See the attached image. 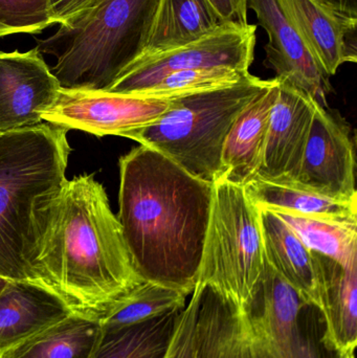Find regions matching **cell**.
<instances>
[{
  "instance_id": "1",
  "label": "cell",
  "mask_w": 357,
  "mask_h": 358,
  "mask_svg": "<svg viewBox=\"0 0 357 358\" xmlns=\"http://www.w3.org/2000/svg\"><path fill=\"white\" fill-rule=\"evenodd\" d=\"M29 263L38 283L56 292L73 313L99 320L143 281L94 174L67 179L38 208Z\"/></svg>"
},
{
  "instance_id": "2",
  "label": "cell",
  "mask_w": 357,
  "mask_h": 358,
  "mask_svg": "<svg viewBox=\"0 0 357 358\" xmlns=\"http://www.w3.org/2000/svg\"><path fill=\"white\" fill-rule=\"evenodd\" d=\"M119 178L117 219L134 271L143 281L192 294L213 183L143 145L121 157Z\"/></svg>"
},
{
  "instance_id": "3",
  "label": "cell",
  "mask_w": 357,
  "mask_h": 358,
  "mask_svg": "<svg viewBox=\"0 0 357 358\" xmlns=\"http://www.w3.org/2000/svg\"><path fill=\"white\" fill-rule=\"evenodd\" d=\"M161 2L94 0L36 48L56 57L61 90H108L144 54Z\"/></svg>"
},
{
  "instance_id": "4",
  "label": "cell",
  "mask_w": 357,
  "mask_h": 358,
  "mask_svg": "<svg viewBox=\"0 0 357 358\" xmlns=\"http://www.w3.org/2000/svg\"><path fill=\"white\" fill-rule=\"evenodd\" d=\"M67 131L43 122L0 134V277L8 281L38 283L29 263L34 217L66 182Z\"/></svg>"
},
{
  "instance_id": "5",
  "label": "cell",
  "mask_w": 357,
  "mask_h": 358,
  "mask_svg": "<svg viewBox=\"0 0 357 358\" xmlns=\"http://www.w3.org/2000/svg\"><path fill=\"white\" fill-rule=\"evenodd\" d=\"M268 83L249 75L235 85L175 96L156 122L123 138L159 151L190 176L214 183L235 121Z\"/></svg>"
},
{
  "instance_id": "6",
  "label": "cell",
  "mask_w": 357,
  "mask_h": 358,
  "mask_svg": "<svg viewBox=\"0 0 357 358\" xmlns=\"http://www.w3.org/2000/svg\"><path fill=\"white\" fill-rule=\"evenodd\" d=\"M265 265L260 208L243 185L218 179L196 284L241 309L253 300Z\"/></svg>"
},
{
  "instance_id": "7",
  "label": "cell",
  "mask_w": 357,
  "mask_h": 358,
  "mask_svg": "<svg viewBox=\"0 0 357 358\" xmlns=\"http://www.w3.org/2000/svg\"><path fill=\"white\" fill-rule=\"evenodd\" d=\"M256 29L253 24L224 23L193 41L145 52L104 92L138 94L170 73L190 69L231 67L249 71L257 40Z\"/></svg>"
},
{
  "instance_id": "8",
  "label": "cell",
  "mask_w": 357,
  "mask_h": 358,
  "mask_svg": "<svg viewBox=\"0 0 357 358\" xmlns=\"http://www.w3.org/2000/svg\"><path fill=\"white\" fill-rule=\"evenodd\" d=\"M171 101L146 94L61 90L58 100L43 113L42 121L67 130L123 138L156 122Z\"/></svg>"
},
{
  "instance_id": "9",
  "label": "cell",
  "mask_w": 357,
  "mask_h": 358,
  "mask_svg": "<svg viewBox=\"0 0 357 358\" xmlns=\"http://www.w3.org/2000/svg\"><path fill=\"white\" fill-rule=\"evenodd\" d=\"M356 169L349 125L318 104L299 174L289 182L335 199L356 200Z\"/></svg>"
},
{
  "instance_id": "10",
  "label": "cell",
  "mask_w": 357,
  "mask_h": 358,
  "mask_svg": "<svg viewBox=\"0 0 357 358\" xmlns=\"http://www.w3.org/2000/svg\"><path fill=\"white\" fill-rule=\"evenodd\" d=\"M61 86L37 48L0 52V134L43 123Z\"/></svg>"
},
{
  "instance_id": "11",
  "label": "cell",
  "mask_w": 357,
  "mask_h": 358,
  "mask_svg": "<svg viewBox=\"0 0 357 358\" xmlns=\"http://www.w3.org/2000/svg\"><path fill=\"white\" fill-rule=\"evenodd\" d=\"M247 8L255 13L259 24L268 33L266 65L276 71L277 79L327 107V96L333 90L330 77L316 62L277 0H247Z\"/></svg>"
},
{
  "instance_id": "12",
  "label": "cell",
  "mask_w": 357,
  "mask_h": 358,
  "mask_svg": "<svg viewBox=\"0 0 357 358\" xmlns=\"http://www.w3.org/2000/svg\"><path fill=\"white\" fill-rule=\"evenodd\" d=\"M318 104L309 94L278 80L263 165L258 178L286 182L296 180Z\"/></svg>"
},
{
  "instance_id": "13",
  "label": "cell",
  "mask_w": 357,
  "mask_h": 358,
  "mask_svg": "<svg viewBox=\"0 0 357 358\" xmlns=\"http://www.w3.org/2000/svg\"><path fill=\"white\" fill-rule=\"evenodd\" d=\"M277 2L329 77L335 76L345 63L356 62L357 16L320 0Z\"/></svg>"
},
{
  "instance_id": "14",
  "label": "cell",
  "mask_w": 357,
  "mask_h": 358,
  "mask_svg": "<svg viewBox=\"0 0 357 358\" xmlns=\"http://www.w3.org/2000/svg\"><path fill=\"white\" fill-rule=\"evenodd\" d=\"M314 304L322 313V343L331 353L354 352L357 344V263L344 267L316 254Z\"/></svg>"
},
{
  "instance_id": "15",
  "label": "cell",
  "mask_w": 357,
  "mask_h": 358,
  "mask_svg": "<svg viewBox=\"0 0 357 358\" xmlns=\"http://www.w3.org/2000/svg\"><path fill=\"white\" fill-rule=\"evenodd\" d=\"M277 92L274 78L237 117L224 143L219 179L245 187L259 174Z\"/></svg>"
},
{
  "instance_id": "16",
  "label": "cell",
  "mask_w": 357,
  "mask_h": 358,
  "mask_svg": "<svg viewBox=\"0 0 357 358\" xmlns=\"http://www.w3.org/2000/svg\"><path fill=\"white\" fill-rule=\"evenodd\" d=\"M73 313L46 286L8 281L0 292V355Z\"/></svg>"
},
{
  "instance_id": "17",
  "label": "cell",
  "mask_w": 357,
  "mask_h": 358,
  "mask_svg": "<svg viewBox=\"0 0 357 358\" xmlns=\"http://www.w3.org/2000/svg\"><path fill=\"white\" fill-rule=\"evenodd\" d=\"M197 307L193 358H251L245 309L203 284Z\"/></svg>"
},
{
  "instance_id": "18",
  "label": "cell",
  "mask_w": 357,
  "mask_h": 358,
  "mask_svg": "<svg viewBox=\"0 0 357 358\" xmlns=\"http://www.w3.org/2000/svg\"><path fill=\"white\" fill-rule=\"evenodd\" d=\"M309 306L302 294L265 260L253 300L245 309L252 334L275 343L302 336L300 313Z\"/></svg>"
},
{
  "instance_id": "19",
  "label": "cell",
  "mask_w": 357,
  "mask_h": 358,
  "mask_svg": "<svg viewBox=\"0 0 357 358\" xmlns=\"http://www.w3.org/2000/svg\"><path fill=\"white\" fill-rule=\"evenodd\" d=\"M260 217L265 260L312 306L316 289L314 252L276 213L260 208Z\"/></svg>"
},
{
  "instance_id": "20",
  "label": "cell",
  "mask_w": 357,
  "mask_h": 358,
  "mask_svg": "<svg viewBox=\"0 0 357 358\" xmlns=\"http://www.w3.org/2000/svg\"><path fill=\"white\" fill-rule=\"evenodd\" d=\"M245 187L260 208L299 216L357 221V199H335L297 183L268 180L258 176Z\"/></svg>"
},
{
  "instance_id": "21",
  "label": "cell",
  "mask_w": 357,
  "mask_h": 358,
  "mask_svg": "<svg viewBox=\"0 0 357 358\" xmlns=\"http://www.w3.org/2000/svg\"><path fill=\"white\" fill-rule=\"evenodd\" d=\"M102 332L99 319L71 313L0 355V358H90Z\"/></svg>"
},
{
  "instance_id": "22",
  "label": "cell",
  "mask_w": 357,
  "mask_h": 358,
  "mask_svg": "<svg viewBox=\"0 0 357 358\" xmlns=\"http://www.w3.org/2000/svg\"><path fill=\"white\" fill-rule=\"evenodd\" d=\"M182 310L124 327L102 329L90 358H165Z\"/></svg>"
},
{
  "instance_id": "23",
  "label": "cell",
  "mask_w": 357,
  "mask_h": 358,
  "mask_svg": "<svg viewBox=\"0 0 357 358\" xmlns=\"http://www.w3.org/2000/svg\"><path fill=\"white\" fill-rule=\"evenodd\" d=\"M221 24L207 0H163L145 52L193 41Z\"/></svg>"
},
{
  "instance_id": "24",
  "label": "cell",
  "mask_w": 357,
  "mask_h": 358,
  "mask_svg": "<svg viewBox=\"0 0 357 358\" xmlns=\"http://www.w3.org/2000/svg\"><path fill=\"white\" fill-rule=\"evenodd\" d=\"M275 213L312 252L327 257L344 267L357 263V221Z\"/></svg>"
},
{
  "instance_id": "25",
  "label": "cell",
  "mask_w": 357,
  "mask_h": 358,
  "mask_svg": "<svg viewBox=\"0 0 357 358\" xmlns=\"http://www.w3.org/2000/svg\"><path fill=\"white\" fill-rule=\"evenodd\" d=\"M189 294L153 282L142 281L119 299L100 320L102 329L140 323L184 309Z\"/></svg>"
},
{
  "instance_id": "26",
  "label": "cell",
  "mask_w": 357,
  "mask_h": 358,
  "mask_svg": "<svg viewBox=\"0 0 357 358\" xmlns=\"http://www.w3.org/2000/svg\"><path fill=\"white\" fill-rule=\"evenodd\" d=\"M251 75L249 71L231 67L190 69L170 73L149 90L138 94H150L161 98H175L182 94L205 92L235 85Z\"/></svg>"
},
{
  "instance_id": "27",
  "label": "cell",
  "mask_w": 357,
  "mask_h": 358,
  "mask_svg": "<svg viewBox=\"0 0 357 358\" xmlns=\"http://www.w3.org/2000/svg\"><path fill=\"white\" fill-rule=\"evenodd\" d=\"M52 24L48 0H0V37L39 33Z\"/></svg>"
},
{
  "instance_id": "28",
  "label": "cell",
  "mask_w": 357,
  "mask_h": 358,
  "mask_svg": "<svg viewBox=\"0 0 357 358\" xmlns=\"http://www.w3.org/2000/svg\"><path fill=\"white\" fill-rule=\"evenodd\" d=\"M201 287L196 284L190 301L180 311L165 358H193L194 330Z\"/></svg>"
},
{
  "instance_id": "29",
  "label": "cell",
  "mask_w": 357,
  "mask_h": 358,
  "mask_svg": "<svg viewBox=\"0 0 357 358\" xmlns=\"http://www.w3.org/2000/svg\"><path fill=\"white\" fill-rule=\"evenodd\" d=\"M222 23L249 24L247 20V0H207Z\"/></svg>"
},
{
  "instance_id": "30",
  "label": "cell",
  "mask_w": 357,
  "mask_h": 358,
  "mask_svg": "<svg viewBox=\"0 0 357 358\" xmlns=\"http://www.w3.org/2000/svg\"><path fill=\"white\" fill-rule=\"evenodd\" d=\"M94 0H48L50 16L54 23L66 22L87 8Z\"/></svg>"
},
{
  "instance_id": "31",
  "label": "cell",
  "mask_w": 357,
  "mask_h": 358,
  "mask_svg": "<svg viewBox=\"0 0 357 358\" xmlns=\"http://www.w3.org/2000/svg\"><path fill=\"white\" fill-rule=\"evenodd\" d=\"M346 14L357 16V0H320Z\"/></svg>"
},
{
  "instance_id": "32",
  "label": "cell",
  "mask_w": 357,
  "mask_h": 358,
  "mask_svg": "<svg viewBox=\"0 0 357 358\" xmlns=\"http://www.w3.org/2000/svg\"><path fill=\"white\" fill-rule=\"evenodd\" d=\"M301 358H323L321 353L319 352L314 343L304 338L303 345H302ZM335 358H342V355H335Z\"/></svg>"
},
{
  "instance_id": "33",
  "label": "cell",
  "mask_w": 357,
  "mask_h": 358,
  "mask_svg": "<svg viewBox=\"0 0 357 358\" xmlns=\"http://www.w3.org/2000/svg\"><path fill=\"white\" fill-rule=\"evenodd\" d=\"M8 283V280L3 279V278L0 277V292L3 289L6 284Z\"/></svg>"
},
{
  "instance_id": "34",
  "label": "cell",
  "mask_w": 357,
  "mask_h": 358,
  "mask_svg": "<svg viewBox=\"0 0 357 358\" xmlns=\"http://www.w3.org/2000/svg\"><path fill=\"white\" fill-rule=\"evenodd\" d=\"M342 358H356V357H354V352H348L342 355Z\"/></svg>"
}]
</instances>
